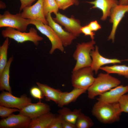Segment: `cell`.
<instances>
[{
    "label": "cell",
    "mask_w": 128,
    "mask_h": 128,
    "mask_svg": "<svg viewBox=\"0 0 128 128\" xmlns=\"http://www.w3.org/2000/svg\"><path fill=\"white\" fill-rule=\"evenodd\" d=\"M62 123L63 128H76L75 125L63 119Z\"/></svg>",
    "instance_id": "e575fe53"
},
{
    "label": "cell",
    "mask_w": 128,
    "mask_h": 128,
    "mask_svg": "<svg viewBox=\"0 0 128 128\" xmlns=\"http://www.w3.org/2000/svg\"><path fill=\"white\" fill-rule=\"evenodd\" d=\"M88 25L93 32L96 31L101 28V25L96 20L91 22Z\"/></svg>",
    "instance_id": "d6a6232c"
},
{
    "label": "cell",
    "mask_w": 128,
    "mask_h": 128,
    "mask_svg": "<svg viewBox=\"0 0 128 128\" xmlns=\"http://www.w3.org/2000/svg\"><path fill=\"white\" fill-rule=\"evenodd\" d=\"M16 108H10L0 106V116L2 119L5 118L10 116L13 113L20 111Z\"/></svg>",
    "instance_id": "4316f807"
},
{
    "label": "cell",
    "mask_w": 128,
    "mask_h": 128,
    "mask_svg": "<svg viewBox=\"0 0 128 128\" xmlns=\"http://www.w3.org/2000/svg\"><path fill=\"white\" fill-rule=\"evenodd\" d=\"M87 2L93 5L92 8L98 9L102 11V15L101 19L102 20H105L110 16L112 9L118 4L117 0H95Z\"/></svg>",
    "instance_id": "e0dca14e"
},
{
    "label": "cell",
    "mask_w": 128,
    "mask_h": 128,
    "mask_svg": "<svg viewBox=\"0 0 128 128\" xmlns=\"http://www.w3.org/2000/svg\"><path fill=\"white\" fill-rule=\"evenodd\" d=\"M81 112L80 109H75L72 111L64 107L58 110V112L62 118L75 125L78 117Z\"/></svg>",
    "instance_id": "7402d4cb"
},
{
    "label": "cell",
    "mask_w": 128,
    "mask_h": 128,
    "mask_svg": "<svg viewBox=\"0 0 128 128\" xmlns=\"http://www.w3.org/2000/svg\"><path fill=\"white\" fill-rule=\"evenodd\" d=\"M118 103L121 112L128 113V94L123 95Z\"/></svg>",
    "instance_id": "83f0119b"
},
{
    "label": "cell",
    "mask_w": 128,
    "mask_h": 128,
    "mask_svg": "<svg viewBox=\"0 0 128 128\" xmlns=\"http://www.w3.org/2000/svg\"><path fill=\"white\" fill-rule=\"evenodd\" d=\"M55 115L49 112L31 119L28 128H49Z\"/></svg>",
    "instance_id": "ffe728a7"
},
{
    "label": "cell",
    "mask_w": 128,
    "mask_h": 128,
    "mask_svg": "<svg viewBox=\"0 0 128 128\" xmlns=\"http://www.w3.org/2000/svg\"><path fill=\"white\" fill-rule=\"evenodd\" d=\"M5 4L2 0L0 1V8L1 9H4L6 8Z\"/></svg>",
    "instance_id": "8d00e7d4"
},
{
    "label": "cell",
    "mask_w": 128,
    "mask_h": 128,
    "mask_svg": "<svg viewBox=\"0 0 128 128\" xmlns=\"http://www.w3.org/2000/svg\"><path fill=\"white\" fill-rule=\"evenodd\" d=\"M31 120L29 117L13 113L0 121V128H28Z\"/></svg>",
    "instance_id": "8fae6325"
},
{
    "label": "cell",
    "mask_w": 128,
    "mask_h": 128,
    "mask_svg": "<svg viewBox=\"0 0 128 128\" xmlns=\"http://www.w3.org/2000/svg\"><path fill=\"white\" fill-rule=\"evenodd\" d=\"M87 91L86 89L74 88L69 92H62L57 104L58 106L61 108L72 102H75L80 96L85 93Z\"/></svg>",
    "instance_id": "d6986e66"
},
{
    "label": "cell",
    "mask_w": 128,
    "mask_h": 128,
    "mask_svg": "<svg viewBox=\"0 0 128 128\" xmlns=\"http://www.w3.org/2000/svg\"><path fill=\"white\" fill-rule=\"evenodd\" d=\"M32 103V99L23 94L20 97L13 95L12 94L4 90L0 94V105L10 108H16L20 110Z\"/></svg>",
    "instance_id": "ba28073f"
},
{
    "label": "cell",
    "mask_w": 128,
    "mask_h": 128,
    "mask_svg": "<svg viewBox=\"0 0 128 128\" xmlns=\"http://www.w3.org/2000/svg\"><path fill=\"white\" fill-rule=\"evenodd\" d=\"M118 4L121 5H128V0H119Z\"/></svg>",
    "instance_id": "d590c367"
},
{
    "label": "cell",
    "mask_w": 128,
    "mask_h": 128,
    "mask_svg": "<svg viewBox=\"0 0 128 128\" xmlns=\"http://www.w3.org/2000/svg\"><path fill=\"white\" fill-rule=\"evenodd\" d=\"M43 6L46 17L49 13H53L55 14L58 12L59 9L55 0H44Z\"/></svg>",
    "instance_id": "484cf974"
},
{
    "label": "cell",
    "mask_w": 128,
    "mask_h": 128,
    "mask_svg": "<svg viewBox=\"0 0 128 128\" xmlns=\"http://www.w3.org/2000/svg\"><path fill=\"white\" fill-rule=\"evenodd\" d=\"M1 34L4 38L12 39L18 43L30 41L32 42L36 46L38 45L39 41L43 40V38L38 34L37 30L33 27H31L29 32H26L7 27L2 30Z\"/></svg>",
    "instance_id": "277c9868"
},
{
    "label": "cell",
    "mask_w": 128,
    "mask_h": 128,
    "mask_svg": "<svg viewBox=\"0 0 128 128\" xmlns=\"http://www.w3.org/2000/svg\"><path fill=\"white\" fill-rule=\"evenodd\" d=\"M95 43L94 40H91L87 42L78 44L73 55L76 63L73 70L91 66L92 60L90 53L95 49L94 45Z\"/></svg>",
    "instance_id": "3957f363"
},
{
    "label": "cell",
    "mask_w": 128,
    "mask_h": 128,
    "mask_svg": "<svg viewBox=\"0 0 128 128\" xmlns=\"http://www.w3.org/2000/svg\"><path fill=\"white\" fill-rule=\"evenodd\" d=\"M91 112L93 116L104 124L119 121L122 113L118 103H109L98 101L93 106Z\"/></svg>",
    "instance_id": "6da1fadb"
},
{
    "label": "cell",
    "mask_w": 128,
    "mask_h": 128,
    "mask_svg": "<svg viewBox=\"0 0 128 128\" xmlns=\"http://www.w3.org/2000/svg\"><path fill=\"white\" fill-rule=\"evenodd\" d=\"M74 2V4L76 5H78L79 4L78 0H72Z\"/></svg>",
    "instance_id": "74e56055"
},
{
    "label": "cell",
    "mask_w": 128,
    "mask_h": 128,
    "mask_svg": "<svg viewBox=\"0 0 128 128\" xmlns=\"http://www.w3.org/2000/svg\"><path fill=\"white\" fill-rule=\"evenodd\" d=\"M59 9L64 10L74 4L72 0H55Z\"/></svg>",
    "instance_id": "f1b7e54d"
},
{
    "label": "cell",
    "mask_w": 128,
    "mask_h": 128,
    "mask_svg": "<svg viewBox=\"0 0 128 128\" xmlns=\"http://www.w3.org/2000/svg\"><path fill=\"white\" fill-rule=\"evenodd\" d=\"M30 24L29 19L24 18L21 13L15 14L5 11L2 14H0V27H9L22 32L27 31L28 25Z\"/></svg>",
    "instance_id": "5b68a950"
},
{
    "label": "cell",
    "mask_w": 128,
    "mask_h": 128,
    "mask_svg": "<svg viewBox=\"0 0 128 128\" xmlns=\"http://www.w3.org/2000/svg\"><path fill=\"white\" fill-rule=\"evenodd\" d=\"M51 14L49 13L46 17L48 25L54 30L64 47L70 45L73 41L77 37L63 29L60 25L54 20L51 17Z\"/></svg>",
    "instance_id": "4fadbf2b"
},
{
    "label": "cell",
    "mask_w": 128,
    "mask_h": 128,
    "mask_svg": "<svg viewBox=\"0 0 128 128\" xmlns=\"http://www.w3.org/2000/svg\"><path fill=\"white\" fill-rule=\"evenodd\" d=\"M128 92V85H119L99 96L98 101L109 103H118L121 97Z\"/></svg>",
    "instance_id": "5bb4252c"
},
{
    "label": "cell",
    "mask_w": 128,
    "mask_h": 128,
    "mask_svg": "<svg viewBox=\"0 0 128 128\" xmlns=\"http://www.w3.org/2000/svg\"><path fill=\"white\" fill-rule=\"evenodd\" d=\"M94 124L92 119L81 112L79 114L75 124L76 128H90Z\"/></svg>",
    "instance_id": "d4e9b609"
},
{
    "label": "cell",
    "mask_w": 128,
    "mask_h": 128,
    "mask_svg": "<svg viewBox=\"0 0 128 128\" xmlns=\"http://www.w3.org/2000/svg\"><path fill=\"white\" fill-rule=\"evenodd\" d=\"M90 55L92 60L90 67L96 74L102 66L109 64L120 63L122 61L117 59H110L104 57L100 54L98 47L97 46L91 51Z\"/></svg>",
    "instance_id": "2e32d148"
},
{
    "label": "cell",
    "mask_w": 128,
    "mask_h": 128,
    "mask_svg": "<svg viewBox=\"0 0 128 128\" xmlns=\"http://www.w3.org/2000/svg\"><path fill=\"white\" fill-rule=\"evenodd\" d=\"M29 19L30 24L34 25L42 34L49 39L51 44L49 51L50 54H52L55 50L58 49L62 52L64 50V47L60 40L53 29L48 25L45 24L39 20Z\"/></svg>",
    "instance_id": "52a82bcc"
},
{
    "label": "cell",
    "mask_w": 128,
    "mask_h": 128,
    "mask_svg": "<svg viewBox=\"0 0 128 128\" xmlns=\"http://www.w3.org/2000/svg\"><path fill=\"white\" fill-rule=\"evenodd\" d=\"M128 12V5L118 4L112 9L110 15V22L112 23V26L110 34L108 37V40H112L113 42H114L118 26L125 14Z\"/></svg>",
    "instance_id": "7c38bea8"
},
{
    "label": "cell",
    "mask_w": 128,
    "mask_h": 128,
    "mask_svg": "<svg viewBox=\"0 0 128 128\" xmlns=\"http://www.w3.org/2000/svg\"><path fill=\"white\" fill-rule=\"evenodd\" d=\"M55 14V17L53 18L54 20L63 26L66 31L77 37L82 33L81 29L82 26L79 20L75 18L73 16L69 18L59 12Z\"/></svg>",
    "instance_id": "9c48e42d"
},
{
    "label": "cell",
    "mask_w": 128,
    "mask_h": 128,
    "mask_svg": "<svg viewBox=\"0 0 128 128\" xmlns=\"http://www.w3.org/2000/svg\"><path fill=\"white\" fill-rule=\"evenodd\" d=\"M44 0H38L34 5L23 9L21 13L24 18L40 21L45 24L48 25L44 12Z\"/></svg>",
    "instance_id": "30bf717a"
},
{
    "label": "cell",
    "mask_w": 128,
    "mask_h": 128,
    "mask_svg": "<svg viewBox=\"0 0 128 128\" xmlns=\"http://www.w3.org/2000/svg\"><path fill=\"white\" fill-rule=\"evenodd\" d=\"M121 83L119 79L109 73H100L87 89L88 97L90 99H93L96 96L119 85Z\"/></svg>",
    "instance_id": "7a4b0ae2"
},
{
    "label": "cell",
    "mask_w": 128,
    "mask_h": 128,
    "mask_svg": "<svg viewBox=\"0 0 128 128\" xmlns=\"http://www.w3.org/2000/svg\"><path fill=\"white\" fill-rule=\"evenodd\" d=\"M36 84L45 97L46 101H52L56 104H58L62 92L60 89L54 88L39 82H37Z\"/></svg>",
    "instance_id": "ac0fdd59"
},
{
    "label": "cell",
    "mask_w": 128,
    "mask_h": 128,
    "mask_svg": "<svg viewBox=\"0 0 128 128\" xmlns=\"http://www.w3.org/2000/svg\"><path fill=\"white\" fill-rule=\"evenodd\" d=\"M30 93L31 96L34 98L39 99L40 101L44 98L42 92L38 87H33L30 90Z\"/></svg>",
    "instance_id": "f546056e"
},
{
    "label": "cell",
    "mask_w": 128,
    "mask_h": 128,
    "mask_svg": "<svg viewBox=\"0 0 128 128\" xmlns=\"http://www.w3.org/2000/svg\"><path fill=\"white\" fill-rule=\"evenodd\" d=\"M13 59V55L9 58L6 66L0 75V91L5 90L12 94V92L9 83V71L10 65Z\"/></svg>",
    "instance_id": "44dd1931"
},
{
    "label": "cell",
    "mask_w": 128,
    "mask_h": 128,
    "mask_svg": "<svg viewBox=\"0 0 128 128\" xmlns=\"http://www.w3.org/2000/svg\"><path fill=\"white\" fill-rule=\"evenodd\" d=\"M62 119L59 114L55 115L49 128H63Z\"/></svg>",
    "instance_id": "4dcf8cb0"
},
{
    "label": "cell",
    "mask_w": 128,
    "mask_h": 128,
    "mask_svg": "<svg viewBox=\"0 0 128 128\" xmlns=\"http://www.w3.org/2000/svg\"><path fill=\"white\" fill-rule=\"evenodd\" d=\"M95 78L93 71L90 67L82 68L73 70L72 72L71 81L73 88L87 90L93 82Z\"/></svg>",
    "instance_id": "8992f818"
},
{
    "label": "cell",
    "mask_w": 128,
    "mask_h": 128,
    "mask_svg": "<svg viewBox=\"0 0 128 128\" xmlns=\"http://www.w3.org/2000/svg\"><path fill=\"white\" fill-rule=\"evenodd\" d=\"M100 69L109 74H117L124 76L128 79V66L125 65H114L101 67Z\"/></svg>",
    "instance_id": "603a6c76"
},
{
    "label": "cell",
    "mask_w": 128,
    "mask_h": 128,
    "mask_svg": "<svg viewBox=\"0 0 128 128\" xmlns=\"http://www.w3.org/2000/svg\"><path fill=\"white\" fill-rule=\"evenodd\" d=\"M21 3V5L19 8L20 11H21L24 8L31 5L36 0H19Z\"/></svg>",
    "instance_id": "836d02e7"
},
{
    "label": "cell",
    "mask_w": 128,
    "mask_h": 128,
    "mask_svg": "<svg viewBox=\"0 0 128 128\" xmlns=\"http://www.w3.org/2000/svg\"><path fill=\"white\" fill-rule=\"evenodd\" d=\"M81 30L82 33L84 34L85 36H89L91 40H94L95 35V33L91 30L88 24L82 26L81 28Z\"/></svg>",
    "instance_id": "1f68e13d"
},
{
    "label": "cell",
    "mask_w": 128,
    "mask_h": 128,
    "mask_svg": "<svg viewBox=\"0 0 128 128\" xmlns=\"http://www.w3.org/2000/svg\"><path fill=\"white\" fill-rule=\"evenodd\" d=\"M50 110L49 105L40 101L36 103L28 104L20 110L19 114L32 119L50 112Z\"/></svg>",
    "instance_id": "9a60e30c"
},
{
    "label": "cell",
    "mask_w": 128,
    "mask_h": 128,
    "mask_svg": "<svg viewBox=\"0 0 128 128\" xmlns=\"http://www.w3.org/2000/svg\"><path fill=\"white\" fill-rule=\"evenodd\" d=\"M9 43V38L6 37L2 45L0 46V75L7 63L8 50Z\"/></svg>",
    "instance_id": "cb8c5ba5"
}]
</instances>
